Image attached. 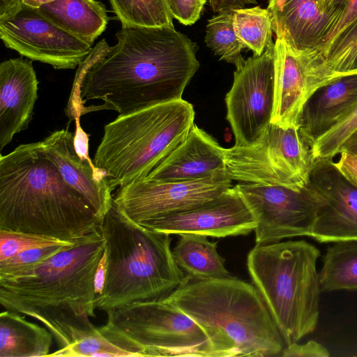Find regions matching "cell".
<instances>
[{
  "label": "cell",
  "instance_id": "cell-1",
  "mask_svg": "<svg viewBox=\"0 0 357 357\" xmlns=\"http://www.w3.org/2000/svg\"><path fill=\"white\" fill-rule=\"evenodd\" d=\"M116 37L112 47L99 41L78 66L70 119L100 110L123 116L180 100L199 68L198 46L174 26L122 24Z\"/></svg>",
  "mask_w": 357,
  "mask_h": 357
},
{
  "label": "cell",
  "instance_id": "cell-2",
  "mask_svg": "<svg viewBox=\"0 0 357 357\" xmlns=\"http://www.w3.org/2000/svg\"><path fill=\"white\" fill-rule=\"evenodd\" d=\"M105 251L100 228L41 264L0 277V303L30 317L53 335L59 349L96 329L94 277Z\"/></svg>",
  "mask_w": 357,
  "mask_h": 357
},
{
  "label": "cell",
  "instance_id": "cell-3",
  "mask_svg": "<svg viewBox=\"0 0 357 357\" xmlns=\"http://www.w3.org/2000/svg\"><path fill=\"white\" fill-rule=\"evenodd\" d=\"M89 200L68 185L42 141L0 157V229L76 243L100 228Z\"/></svg>",
  "mask_w": 357,
  "mask_h": 357
},
{
  "label": "cell",
  "instance_id": "cell-4",
  "mask_svg": "<svg viewBox=\"0 0 357 357\" xmlns=\"http://www.w3.org/2000/svg\"><path fill=\"white\" fill-rule=\"evenodd\" d=\"M205 332L212 357L281 356L283 338L257 288L235 277L186 281L163 298Z\"/></svg>",
  "mask_w": 357,
  "mask_h": 357
},
{
  "label": "cell",
  "instance_id": "cell-5",
  "mask_svg": "<svg viewBox=\"0 0 357 357\" xmlns=\"http://www.w3.org/2000/svg\"><path fill=\"white\" fill-rule=\"evenodd\" d=\"M107 270L96 308L107 314L126 305L162 299L187 280L176 264L168 234L142 227L113 202L101 222Z\"/></svg>",
  "mask_w": 357,
  "mask_h": 357
},
{
  "label": "cell",
  "instance_id": "cell-6",
  "mask_svg": "<svg viewBox=\"0 0 357 357\" xmlns=\"http://www.w3.org/2000/svg\"><path fill=\"white\" fill-rule=\"evenodd\" d=\"M320 250L305 241L256 245L247 267L263 296L285 346L317 328L321 292L317 261Z\"/></svg>",
  "mask_w": 357,
  "mask_h": 357
},
{
  "label": "cell",
  "instance_id": "cell-7",
  "mask_svg": "<svg viewBox=\"0 0 357 357\" xmlns=\"http://www.w3.org/2000/svg\"><path fill=\"white\" fill-rule=\"evenodd\" d=\"M194 120L192 105L182 98L118 116L105 126L93 162L113 190L144 180L185 139Z\"/></svg>",
  "mask_w": 357,
  "mask_h": 357
},
{
  "label": "cell",
  "instance_id": "cell-8",
  "mask_svg": "<svg viewBox=\"0 0 357 357\" xmlns=\"http://www.w3.org/2000/svg\"><path fill=\"white\" fill-rule=\"evenodd\" d=\"M299 128L271 123L253 144L225 149V170L231 180L295 190L307 186L314 161Z\"/></svg>",
  "mask_w": 357,
  "mask_h": 357
},
{
  "label": "cell",
  "instance_id": "cell-9",
  "mask_svg": "<svg viewBox=\"0 0 357 357\" xmlns=\"http://www.w3.org/2000/svg\"><path fill=\"white\" fill-rule=\"evenodd\" d=\"M107 314L146 349L147 356L212 357L204 330L163 298L132 303Z\"/></svg>",
  "mask_w": 357,
  "mask_h": 357
},
{
  "label": "cell",
  "instance_id": "cell-10",
  "mask_svg": "<svg viewBox=\"0 0 357 357\" xmlns=\"http://www.w3.org/2000/svg\"><path fill=\"white\" fill-rule=\"evenodd\" d=\"M274 46L260 56L253 55L234 73L225 96L227 120L235 146H248L271 123L274 100Z\"/></svg>",
  "mask_w": 357,
  "mask_h": 357
},
{
  "label": "cell",
  "instance_id": "cell-11",
  "mask_svg": "<svg viewBox=\"0 0 357 357\" xmlns=\"http://www.w3.org/2000/svg\"><path fill=\"white\" fill-rule=\"evenodd\" d=\"M235 186L257 220L256 245L311 236L317 204L307 186L301 190L250 183Z\"/></svg>",
  "mask_w": 357,
  "mask_h": 357
},
{
  "label": "cell",
  "instance_id": "cell-12",
  "mask_svg": "<svg viewBox=\"0 0 357 357\" xmlns=\"http://www.w3.org/2000/svg\"><path fill=\"white\" fill-rule=\"evenodd\" d=\"M4 45L31 61L54 69H73L89 55L92 45L54 24L36 8L26 6L13 17L0 20Z\"/></svg>",
  "mask_w": 357,
  "mask_h": 357
},
{
  "label": "cell",
  "instance_id": "cell-13",
  "mask_svg": "<svg viewBox=\"0 0 357 357\" xmlns=\"http://www.w3.org/2000/svg\"><path fill=\"white\" fill-rule=\"evenodd\" d=\"M231 181L225 169L192 181L155 182L144 179L119 187L113 199L128 218L141 224L214 199L233 186Z\"/></svg>",
  "mask_w": 357,
  "mask_h": 357
},
{
  "label": "cell",
  "instance_id": "cell-14",
  "mask_svg": "<svg viewBox=\"0 0 357 357\" xmlns=\"http://www.w3.org/2000/svg\"><path fill=\"white\" fill-rule=\"evenodd\" d=\"M337 79L322 59L294 51L283 36H277L271 123L283 128H299L303 108L310 98L318 89Z\"/></svg>",
  "mask_w": 357,
  "mask_h": 357
},
{
  "label": "cell",
  "instance_id": "cell-15",
  "mask_svg": "<svg viewBox=\"0 0 357 357\" xmlns=\"http://www.w3.org/2000/svg\"><path fill=\"white\" fill-rule=\"evenodd\" d=\"M307 187L317 204L310 237L319 243L357 241V188L333 158L314 159Z\"/></svg>",
  "mask_w": 357,
  "mask_h": 357
},
{
  "label": "cell",
  "instance_id": "cell-16",
  "mask_svg": "<svg viewBox=\"0 0 357 357\" xmlns=\"http://www.w3.org/2000/svg\"><path fill=\"white\" fill-rule=\"evenodd\" d=\"M139 225L169 235L195 234L224 238L250 234L256 228L257 220L234 185L195 207Z\"/></svg>",
  "mask_w": 357,
  "mask_h": 357
},
{
  "label": "cell",
  "instance_id": "cell-17",
  "mask_svg": "<svg viewBox=\"0 0 357 357\" xmlns=\"http://www.w3.org/2000/svg\"><path fill=\"white\" fill-rule=\"evenodd\" d=\"M47 158L57 167L65 181L84 195L102 220L110 208L113 196L107 174L91 159L82 158L76 151L74 133L68 130L52 132L43 141Z\"/></svg>",
  "mask_w": 357,
  "mask_h": 357
},
{
  "label": "cell",
  "instance_id": "cell-18",
  "mask_svg": "<svg viewBox=\"0 0 357 357\" xmlns=\"http://www.w3.org/2000/svg\"><path fill=\"white\" fill-rule=\"evenodd\" d=\"M267 9L275 36H283L296 52L315 55L341 15L324 13L319 0H269Z\"/></svg>",
  "mask_w": 357,
  "mask_h": 357
},
{
  "label": "cell",
  "instance_id": "cell-19",
  "mask_svg": "<svg viewBox=\"0 0 357 357\" xmlns=\"http://www.w3.org/2000/svg\"><path fill=\"white\" fill-rule=\"evenodd\" d=\"M38 81L31 60L18 57L0 64V150L26 130L38 98Z\"/></svg>",
  "mask_w": 357,
  "mask_h": 357
},
{
  "label": "cell",
  "instance_id": "cell-20",
  "mask_svg": "<svg viewBox=\"0 0 357 357\" xmlns=\"http://www.w3.org/2000/svg\"><path fill=\"white\" fill-rule=\"evenodd\" d=\"M225 149L194 124L185 139L154 167L144 180L172 182L197 180L225 169Z\"/></svg>",
  "mask_w": 357,
  "mask_h": 357
},
{
  "label": "cell",
  "instance_id": "cell-21",
  "mask_svg": "<svg viewBox=\"0 0 357 357\" xmlns=\"http://www.w3.org/2000/svg\"><path fill=\"white\" fill-rule=\"evenodd\" d=\"M357 104V74L341 77L318 89L306 102L299 130L311 146Z\"/></svg>",
  "mask_w": 357,
  "mask_h": 357
},
{
  "label": "cell",
  "instance_id": "cell-22",
  "mask_svg": "<svg viewBox=\"0 0 357 357\" xmlns=\"http://www.w3.org/2000/svg\"><path fill=\"white\" fill-rule=\"evenodd\" d=\"M56 25L93 45L106 29L105 5L96 0H56L36 8Z\"/></svg>",
  "mask_w": 357,
  "mask_h": 357
},
{
  "label": "cell",
  "instance_id": "cell-23",
  "mask_svg": "<svg viewBox=\"0 0 357 357\" xmlns=\"http://www.w3.org/2000/svg\"><path fill=\"white\" fill-rule=\"evenodd\" d=\"M53 335L45 327L6 310L0 314V357H39L50 354Z\"/></svg>",
  "mask_w": 357,
  "mask_h": 357
},
{
  "label": "cell",
  "instance_id": "cell-24",
  "mask_svg": "<svg viewBox=\"0 0 357 357\" xmlns=\"http://www.w3.org/2000/svg\"><path fill=\"white\" fill-rule=\"evenodd\" d=\"M50 356H147L146 349L117 327L107 316V323L82 339L50 354Z\"/></svg>",
  "mask_w": 357,
  "mask_h": 357
},
{
  "label": "cell",
  "instance_id": "cell-25",
  "mask_svg": "<svg viewBox=\"0 0 357 357\" xmlns=\"http://www.w3.org/2000/svg\"><path fill=\"white\" fill-rule=\"evenodd\" d=\"M172 255L178 267L190 278L211 280L231 276L225 266V259L217 251V243L210 241L206 236L180 235Z\"/></svg>",
  "mask_w": 357,
  "mask_h": 357
},
{
  "label": "cell",
  "instance_id": "cell-26",
  "mask_svg": "<svg viewBox=\"0 0 357 357\" xmlns=\"http://www.w3.org/2000/svg\"><path fill=\"white\" fill-rule=\"evenodd\" d=\"M321 291L357 290V241L328 247L319 272Z\"/></svg>",
  "mask_w": 357,
  "mask_h": 357
},
{
  "label": "cell",
  "instance_id": "cell-27",
  "mask_svg": "<svg viewBox=\"0 0 357 357\" xmlns=\"http://www.w3.org/2000/svg\"><path fill=\"white\" fill-rule=\"evenodd\" d=\"M233 26L239 40L253 55L260 56L275 45L272 19L267 8L255 6L234 10Z\"/></svg>",
  "mask_w": 357,
  "mask_h": 357
},
{
  "label": "cell",
  "instance_id": "cell-28",
  "mask_svg": "<svg viewBox=\"0 0 357 357\" xmlns=\"http://www.w3.org/2000/svg\"><path fill=\"white\" fill-rule=\"evenodd\" d=\"M234 10H226L208 21L205 43L220 60L239 68L245 62L241 51L246 48L236 36L234 26Z\"/></svg>",
  "mask_w": 357,
  "mask_h": 357
},
{
  "label": "cell",
  "instance_id": "cell-29",
  "mask_svg": "<svg viewBox=\"0 0 357 357\" xmlns=\"http://www.w3.org/2000/svg\"><path fill=\"white\" fill-rule=\"evenodd\" d=\"M122 24L141 26H174L167 0H109Z\"/></svg>",
  "mask_w": 357,
  "mask_h": 357
},
{
  "label": "cell",
  "instance_id": "cell-30",
  "mask_svg": "<svg viewBox=\"0 0 357 357\" xmlns=\"http://www.w3.org/2000/svg\"><path fill=\"white\" fill-rule=\"evenodd\" d=\"M319 56L336 77L357 74V19L342 30Z\"/></svg>",
  "mask_w": 357,
  "mask_h": 357
},
{
  "label": "cell",
  "instance_id": "cell-31",
  "mask_svg": "<svg viewBox=\"0 0 357 357\" xmlns=\"http://www.w3.org/2000/svg\"><path fill=\"white\" fill-rule=\"evenodd\" d=\"M357 130V104L332 128L311 146L314 158H333L344 142Z\"/></svg>",
  "mask_w": 357,
  "mask_h": 357
},
{
  "label": "cell",
  "instance_id": "cell-32",
  "mask_svg": "<svg viewBox=\"0 0 357 357\" xmlns=\"http://www.w3.org/2000/svg\"><path fill=\"white\" fill-rule=\"evenodd\" d=\"M75 243H59L33 248L0 261V277L10 276L36 266Z\"/></svg>",
  "mask_w": 357,
  "mask_h": 357
},
{
  "label": "cell",
  "instance_id": "cell-33",
  "mask_svg": "<svg viewBox=\"0 0 357 357\" xmlns=\"http://www.w3.org/2000/svg\"><path fill=\"white\" fill-rule=\"evenodd\" d=\"M47 236L0 229V261L8 259L25 250L61 243Z\"/></svg>",
  "mask_w": 357,
  "mask_h": 357
},
{
  "label": "cell",
  "instance_id": "cell-34",
  "mask_svg": "<svg viewBox=\"0 0 357 357\" xmlns=\"http://www.w3.org/2000/svg\"><path fill=\"white\" fill-rule=\"evenodd\" d=\"M171 14L184 25H192L200 17L206 0H167Z\"/></svg>",
  "mask_w": 357,
  "mask_h": 357
},
{
  "label": "cell",
  "instance_id": "cell-35",
  "mask_svg": "<svg viewBox=\"0 0 357 357\" xmlns=\"http://www.w3.org/2000/svg\"><path fill=\"white\" fill-rule=\"evenodd\" d=\"M282 356L284 357H328V350L319 342L311 340L305 344L293 343L286 346Z\"/></svg>",
  "mask_w": 357,
  "mask_h": 357
},
{
  "label": "cell",
  "instance_id": "cell-36",
  "mask_svg": "<svg viewBox=\"0 0 357 357\" xmlns=\"http://www.w3.org/2000/svg\"><path fill=\"white\" fill-rule=\"evenodd\" d=\"M357 19V0H347L345 8L333 29L324 40V44L317 55L328 47L331 42L347 26Z\"/></svg>",
  "mask_w": 357,
  "mask_h": 357
},
{
  "label": "cell",
  "instance_id": "cell-37",
  "mask_svg": "<svg viewBox=\"0 0 357 357\" xmlns=\"http://www.w3.org/2000/svg\"><path fill=\"white\" fill-rule=\"evenodd\" d=\"M339 154L338 160L335 162V167L350 183L357 188V153L342 150Z\"/></svg>",
  "mask_w": 357,
  "mask_h": 357
},
{
  "label": "cell",
  "instance_id": "cell-38",
  "mask_svg": "<svg viewBox=\"0 0 357 357\" xmlns=\"http://www.w3.org/2000/svg\"><path fill=\"white\" fill-rule=\"evenodd\" d=\"M209 6L215 13L226 10L245 8L247 5L257 4L256 0H208Z\"/></svg>",
  "mask_w": 357,
  "mask_h": 357
},
{
  "label": "cell",
  "instance_id": "cell-39",
  "mask_svg": "<svg viewBox=\"0 0 357 357\" xmlns=\"http://www.w3.org/2000/svg\"><path fill=\"white\" fill-rule=\"evenodd\" d=\"M79 118L75 119L76 130L74 133V144L77 153L84 159H91L89 155V135L82 128Z\"/></svg>",
  "mask_w": 357,
  "mask_h": 357
},
{
  "label": "cell",
  "instance_id": "cell-40",
  "mask_svg": "<svg viewBox=\"0 0 357 357\" xmlns=\"http://www.w3.org/2000/svg\"><path fill=\"white\" fill-rule=\"evenodd\" d=\"M107 270L106 255L104 253L98 263L94 277V287L96 296H100L103 290Z\"/></svg>",
  "mask_w": 357,
  "mask_h": 357
},
{
  "label": "cell",
  "instance_id": "cell-41",
  "mask_svg": "<svg viewBox=\"0 0 357 357\" xmlns=\"http://www.w3.org/2000/svg\"><path fill=\"white\" fill-rule=\"evenodd\" d=\"M22 8L21 0H0V20L13 17Z\"/></svg>",
  "mask_w": 357,
  "mask_h": 357
},
{
  "label": "cell",
  "instance_id": "cell-42",
  "mask_svg": "<svg viewBox=\"0 0 357 357\" xmlns=\"http://www.w3.org/2000/svg\"><path fill=\"white\" fill-rule=\"evenodd\" d=\"M347 2V0H319V6L324 13H340L342 15Z\"/></svg>",
  "mask_w": 357,
  "mask_h": 357
},
{
  "label": "cell",
  "instance_id": "cell-43",
  "mask_svg": "<svg viewBox=\"0 0 357 357\" xmlns=\"http://www.w3.org/2000/svg\"><path fill=\"white\" fill-rule=\"evenodd\" d=\"M342 150H347V151L357 153V130H356L344 142V143L340 147L339 153Z\"/></svg>",
  "mask_w": 357,
  "mask_h": 357
},
{
  "label": "cell",
  "instance_id": "cell-44",
  "mask_svg": "<svg viewBox=\"0 0 357 357\" xmlns=\"http://www.w3.org/2000/svg\"><path fill=\"white\" fill-rule=\"evenodd\" d=\"M56 0H21L23 6L38 8L42 5Z\"/></svg>",
  "mask_w": 357,
  "mask_h": 357
}]
</instances>
